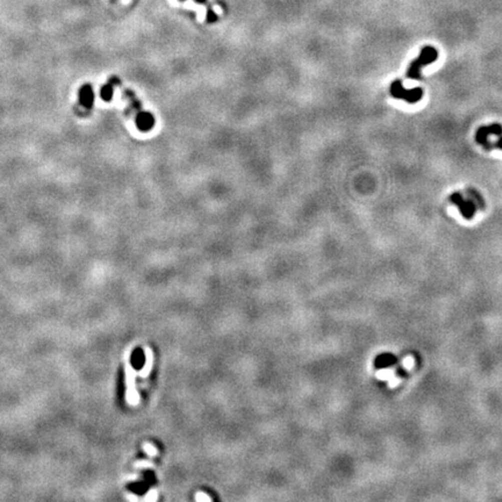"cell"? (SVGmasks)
<instances>
[{
  "label": "cell",
  "mask_w": 502,
  "mask_h": 502,
  "mask_svg": "<svg viewBox=\"0 0 502 502\" xmlns=\"http://www.w3.org/2000/svg\"><path fill=\"white\" fill-rule=\"evenodd\" d=\"M438 59V52L437 49L431 46H424L421 49L420 55L416 60L409 64L407 70V78L408 79H421V70L422 68L429 64L434 63Z\"/></svg>",
  "instance_id": "1"
},
{
  "label": "cell",
  "mask_w": 502,
  "mask_h": 502,
  "mask_svg": "<svg viewBox=\"0 0 502 502\" xmlns=\"http://www.w3.org/2000/svg\"><path fill=\"white\" fill-rule=\"evenodd\" d=\"M389 93H391L393 98L402 99L408 104H416L423 97V90L421 88L407 90L403 88L402 82L399 81V79L393 82L391 86H389Z\"/></svg>",
  "instance_id": "2"
},
{
  "label": "cell",
  "mask_w": 502,
  "mask_h": 502,
  "mask_svg": "<svg viewBox=\"0 0 502 502\" xmlns=\"http://www.w3.org/2000/svg\"><path fill=\"white\" fill-rule=\"evenodd\" d=\"M137 372L134 370V367L131 365V360H129V353H127V359H126V385H127V392H126V400L132 406H136L140 402V395L136 392L135 386V377Z\"/></svg>",
  "instance_id": "3"
},
{
  "label": "cell",
  "mask_w": 502,
  "mask_h": 502,
  "mask_svg": "<svg viewBox=\"0 0 502 502\" xmlns=\"http://www.w3.org/2000/svg\"><path fill=\"white\" fill-rule=\"evenodd\" d=\"M489 135L500 136L502 135V126L499 124H493L489 126H482L475 133V141L476 143L480 144L485 150H492L493 143L488 141Z\"/></svg>",
  "instance_id": "4"
},
{
  "label": "cell",
  "mask_w": 502,
  "mask_h": 502,
  "mask_svg": "<svg viewBox=\"0 0 502 502\" xmlns=\"http://www.w3.org/2000/svg\"><path fill=\"white\" fill-rule=\"evenodd\" d=\"M450 201L459 209L460 214L466 220H471L475 214L476 205L474 201L464 199L460 193H452L450 196Z\"/></svg>",
  "instance_id": "5"
},
{
  "label": "cell",
  "mask_w": 502,
  "mask_h": 502,
  "mask_svg": "<svg viewBox=\"0 0 502 502\" xmlns=\"http://www.w3.org/2000/svg\"><path fill=\"white\" fill-rule=\"evenodd\" d=\"M136 127L140 132L147 133L150 132L151 129L154 128L155 126V118L154 115L150 113V112H139V114L136 115Z\"/></svg>",
  "instance_id": "6"
},
{
  "label": "cell",
  "mask_w": 502,
  "mask_h": 502,
  "mask_svg": "<svg viewBox=\"0 0 502 502\" xmlns=\"http://www.w3.org/2000/svg\"><path fill=\"white\" fill-rule=\"evenodd\" d=\"M79 104L82 105L84 108H92L93 103H95V92H93V89L91 85L85 84L83 85L81 90H79Z\"/></svg>",
  "instance_id": "7"
},
{
  "label": "cell",
  "mask_w": 502,
  "mask_h": 502,
  "mask_svg": "<svg viewBox=\"0 0 502 502\" xmlns=\"http://www.w3.org/2000/svg\"><path fill=\"white\" fill-rule=\"evenodd\" d=\"M119 84L117 78H111L100 90V97L105 101H111L114 96V88Z\"/></svg>",
  "instance_id": "8"
},
{
  "label": "cell",
  "mask_w": 502,
  "mask_h": 502,
  "mask_svg": "<svg viewBox=\"0 0 502 502\" xmlns=\"http://www.w3.org/2000/svg\"><path fill=\"white\" fill-rule=\"evenodd\" d=\"M144 351H146V364H144L142 370H141L140 372H137V375H139V377H142V378H146V377H148V375H149L151 368H153V362H154V356H153V351H151V349L147 346V348L144 349Z\"/></svg>",
  "instance_id": "9"
},
{
  "label": "cell",
  "mask_w": 502,
  "mask_h": 502,
  "mask_svg": "<svg viewBox=\"0 0 502 502\" xmlns=\"http://www.w3.org/2000/svg\"><path fill=\"white\" fill-rule=\"evenodd\" d=\"M395 363H396V357L391 355V353H386V355L379 356L377 360H375V364H377V367L379 370H384V368L394 365Z\"/></svg>",
  "instance_id": "10"
},
{
  "label": "cell",
  "mask_w": 502,
  "mask_h": 502,
  "mask_svg": "<svg viewBox=\"0 0 502 502\" xmlns=\"http://www.w3.org/2000/svg\"><path fill=\"white\" fill-rule=\"evenodd\" d=\"M143 450L146 451V453L148 454V456H150V457H155L157 454V449L155 447L153 444H150V443H144L143 444Z\"/></svg>",
  "instance_id": "11"
},
{
  "label": "cell",
  "mask_w": 502,
  "mask_h": 502,
  "mask_svg": "<svg viewBox=\"0 0 502 502\" xmlns=\"http://www.w3.org/2000/svg\"><path fill=\"white\" fill-rule=\"evenodd\" d=\"M196 500H197L198 502H204V501H206V502H209V501H212L211 496H208L207 494L204 493V492H198V493H197V495H196Z\"/></svg>",
  "instance_id": "12"
},
{
  "label": "cell",
  "mask_w": 502,
  "mask_h": 502,
  "mask_svg": "<svg viewBox=\"0 0 502 502\" xmlns=\"http://www.w3.org/2000/svg\"><path fill=\"white\" fill-rule=\"evenodd\" d=\"M158 499V494L155 489H151L150 492H148V494L144 496V500L146 501H156Z\"/></svg>",
  "instance_id": "13"
},
{
  "label": "cell",
  "mask_w": 502,
  "mask_h": 502,
  "mask_svg": "<svg viewBox=\"0 0 502 502\" xmlns=\"http://www.w3.org/2000/svg\"><path fill=\"white\" fill-rule=\"evenodd\" d=\"M135 466L137 468H149V467H153V463H150V461H147V460H140V461H137Z\"/></svg>",
  "instance_id": "14"
},
{
  "label": "cell",
  "mask_w": 502,
  "mask_h": 502,
  "mask_svg": "<svg viewBox=\"0 0 502 502\" xmlns=\"http://www.w3.org/2000/svg\"><path fill=\"white\" fill-rule=\"evenodd\" d=\"M468 193H469V194H471V196H472L473 198H475V199H476V200H478V201H479V205H480V208H483V205H485V201H483V200L481 199V198H480V196H479V194H478V193H476V192H475V191H473V190H468Z\"/></svg>",
  "instance_id": "15"
},
{
  "label": "cell",
  "mask_w": 502,
  "mask_h": 502,
  "mask_svg": "<svg viewBox=\"0 0 502 502\" xmlns=\"http://www.w3.org/2000/svg\"><path fill=\"white\" fill-rule=\"evenodd\" d=\"M216 20H218V17H216L214 11L208 10L207 11V23H215Z\"/></svg>",
  "instance_id": "16"
},
{
  "label": "cell",
  "mask_w": 502,
  "mask_h": 502,
  "mask_svg": "<svg viewBox=\"0 0 502 502\" xmlns=\"http://www.w3.org/2000/svg\"><path fill=\"white\" fill-rule=\"evenodd\" d=\"M493 148H496V149L502 150V135L499 136V139L495 143H493Z\"/></svg>",
  "instance_id": "17"
},
{
  "label": "cell",
  "mask_w": 502,
  "mask_h": 502,
  "mask_svg": "<svg viewBox=\"0 0 502 502\" xmlns=\"http://www.w3.org/2000/svg\"><path fill=\"white\" fill-rule=\"evenodd\" d=\"M126 497H127V499L131 500V501H137V500H139V497H137L136 495H134V494H127V495H126Z\"/></svg>",
  "instance_id": "18"
},
{
  "label": "cell",
  "mask_w": 502,
  "mask_h": 502,
  "mask_svg": "<svg viewBox=\"0 0 502 502\" xmlns=\"http://www.w3.org/2000/svg\"><path fill=\"white\" fill-rule=\"evenodd\" d=\"M194 2L198 3V4H206V2H207V0H194Z\"/></svg>",
  "instance_id": "19"
},
{
  "label": "cell",
  "mask_w": 502,
  "mask_h": 502,
  "mask_svg": "<svg viewBox=\"0 0 502 502\" xmlns=\"http://www.w3.org/2000/svg\"><path fill=\"white\" fill-rule=\"evenodd\" d=\"M182 2H184V0H182Z\"/></svg>",
  "instance_id": "20"
}]
</instances>
